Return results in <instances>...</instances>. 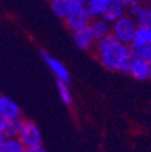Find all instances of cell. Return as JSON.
<instances>
[{
  "label": "cell",
  "instance_id": "6da1fadb",
  "mask_svg": "<svg viewBox=\"0 0 151 152\" xmlns=\"http://www.w3.org/2000/svg\"><path fill=\"white\" fill-rule=\"evenodd\" d=\"M19 140L25 145V151L27 152H44L45 148L42 147L41 132L35 124L30 121H23L21 133L18 134Z\"/></svg>",
  "mask_w": 151,
  "mask_h": 152
},
{
  "label": "cell",
  "instance_id": "7a4b0ae2",
  "mask_svg": "<svg viewBox=\"0 0 151 152\" xmlns=\"http://www.w3.org/2000/svg\"><path fill=\"white\" fill-rule=\"evenodd\" d=\"M136 27H138V23H136L135 18L124 14L123 16H120L117 20H114L110 25V33L114 35V38L119 42L129 45L133 34H135Z\"/></svg>",
  "mask_w": 151,
  "mask_h": 152
},
{
  "label": "cell",
  "instance_id": "3957f363",
  "mask_svg": "<svg viewBox=\"0 0 151 152\" xmlns=\"http://www.w3.org/2000/svg\"><path fill=\"white\" fill-rule=\"evenodd\" d=\"M128 54H132L131 46L127 44L117 42L113 46H110L108 50L102 52V53H98V57H99V63L106 69L117 71V66H119L120 61L123 60V57L128 56Z\"/></svg>",
  "mask_w": 151,
  "mask_h": 152
},
{
  "label": "cell",
  "instance_id": "277c9868",
  "mask_svg": "<svg viewBox=\"0 0 151 152\" xmlns=\"http://www.w3.org/2000/svg\"><path fill=\"white\" fill-rule=\"evenodd\" d=\"M91 19L93 18L90 15V12L87 11L86 6H79V7H72L64 20H66V25L74 31V30L88 26L90 22H91Z\"/></svg>",
  "mask_w": 151,
  "mask_h": 152
},
{
  "label": "cell",
  "instance_id": "5b68a950",
  "mask_svg": "<svg viewBox=\"0 0 151 152\" xmlns=\"http://www.w3.org/2000/svg\"><path fill=\"white\" fill-rule=\"evenodd\" d=\"M125 11L127 7L120 0H106V6H105L101 18H104L106 22H109L112 25L120 16H123L125 14Z\"/></svg>",
  "mask_w": 151,
  "mask_h": 152
},
{
  "label": "cell",
  "instance_id": "8992f818",
  "mask_svg": "<svg viewBox=\"0 0 151 152\" xmlns=\"http://www.w3.org/2000/svg\"><path fill=\"white\" fill-rule=\"evenodd\" d=\"M41 56H42V58H44L45 64L48 65V68L55 73V76L57 77V80H61V82H69V72H68V69H67L66 66H64V64H61L57 58L52 57L50 54H48L46 52H42Z\"/></svg>",
  "mask_w": 151,
  "mask_h": 152
},
{
  "label": "cell",
  "instance_id": "52a82bcc",
  "mask_svg": "<svg viewBox=\"0 0 151 152\" xmlns=\"http://www.w3.org/2000/svg\"><path fill=\"white\" fill-rule=\"evenodd\" d=\"M148 72H150V63L140 57H133L128 69L129 75L136 80H146L148 79Z\"/></svg>",
  "mask_w": 151,
  "mask_h": 152
},
{
  "label": "cell",
  "instance_id": "ba28073f",
  "mask_svg": "<svg viewBox=\"0 0 151 152\" xmlns=\"http://www.w3.org/2000/svg\"><path fill=\"white\" fill-rule=\"evenodd\" d=\"M72 33H74V41H75L76 46H78L79 49L87 50V49H90V48L94 45L95 39H94V37H93L88 26L78 28V30H74Z\"/></svg>",
  "mask_w": 151,
  "mask_h": 152
},
{
  "label": "cell",
  "instance_id": "9c48e42d",
  "mask_svg": "<svg viewBox=\"0 0 151 152\" xmlns=\"http://www.w3.org/2000/svg\"><path fill=\"white\" fill-rule=\"evenodd\" d=\"M0 117L4 120L21 118V109L14 101L7 96H0Z\"/></svg>",
  "mask_w": 151,
  "mask_h": 152
},
{
  "label": "cell",
  "instance_id": "30bf717a",
  "mask_svg": "<svg viewBox=\"0 0 151 152\" xmlns=\"http://www.w3.org/2000/svg\"><path fill=\"white\" fill-rule=\"evenodd\" d=\"M88 28H90V31H91L93 37L94 39H99L101 37H104V35L109 34L110 33V23L106 22L104 18H93L90 25H88Z\"/></svg>",
  "mask_w": 151,
  "mask_h": 152
},
{
  "label": "cell",
  "instance_id": "8fae6325",
  "mask_svg": "<svg viewBox=\"0 0 151 152\" xmlns=\"http://www.w3.org/2000/svg\"><path fill=\"white\" fill-rule=\"evenodd\" d=\"M151 42V31L150 27H143V26H138L135 30L132 39H131V48H138V46H143L146 44Z\"/></svg>",
  "mask_w": 151,
  "mask_h": 152
},
{
  "label": "cell",
  "instance_id": "7c38bea8",
  "mask_svg": "<svg viewBox=\"0 0 151 152\" xmlns=\"http://www.w3.org/2000/svg\"><path fill=\"white\" fill-rule=\"evenodd\" d=\"M25 145L18 136H6L0 144V152H23Z\"/></svg>",
  "mask_w": 151,
  "mask_h": 152
},
{
  "label": "cell",
  "instance_id": "4fadbf2b",
  "mask_svg": "<svg viewBox=\"0 0 151 152\" xmlns=\"http://www.w3.org/2000/svg\"><path fill=\"white\" fill-rule=\"evenodd\" d=\"M71 8H72V6L68 0H52V11L55 12V15L61 19L67 18Z\"/></svg>",
  "mask_w": 151,
  "mask_h": 152
},
{
  "label": "cell",
  "instance_id": "5bb4252c",
  "mask_svg": "<svg viewBox=\"0 0 151 152\" xmlns=\"http://www.w3.org/2000/svg\"><path fill=\"white\" fill-rule=\"evenodd\" d=\"M106 6V0H87L86 8L90 12L91 18H99L104 12V8Z\"/></svg>",
  "mask_w": 151,
  "mask_h": 152
},
{
  "label": "cell",
  "instance_id": "9a60e30c",
  "mask_svg": "<svg viewBox=\"0 0 151 152\" xmlns=\"http://www.w3.org/2000/svg\"><path fill=\"white\" fill-rule=\"evenodd\" d=\"M23 121L21 118H14V120H6L3 133L6 136H18L22 129Z\"/></svg>",
  "mask_w": 151,
  "mask_h": 152
},
{
  "label": "cell",
  "instance_id": "2e32d148",
  "mask_svg": "<svg viewBox=\"0 0 151 152\" xmlns=\"http://www.w3.org/2000/svg\"><path fill=\"white\" fill-rule=\"evenodd\" d=\"M117 42L119 41L114 38V35L112 34V33L104 35V37H101L99 39L95 41V49H97V53H102V52L108 50L110 46H113V45L117 44Z\"/></svg>",
  "mask_w": 151,
  "mask_h": 152
},
{
  "label": "cell",
  "instance_id": "e0dca14e",
  "mask_svg": "<svg viewBox=\"0 0 151 152\" xmlns=\"http://www.w3.org/2000/svg\"><path fill=\"white\" fill-rule=\"evenodd\" d=\"M57 91H59L60 99H61L64 103L66 104L72 103V94H71V90H69V87H68V82L57 80Z\"/></svg>",
  "mask_w": 151,
  "mask_h": 152
},
{
  "label": "cell",
  "instance_id": "ac0fdd59",
  "mask_svg": "<svg viewBox=\"0 0 151 152\" xmlns=\"http://www.w3.org/2000/svg\"><path fill=\"white\" fill-rule=\"evenodd\" d=\"M138 26H143V27H151V6H144L142 11L138 14L135 18Z\"/></svg>",
  "mask_w": 151,
  "mask_h": 152
},
{
  "label": "cell",
  "instance_id": "d6986e66",
  "mask_svg": "<svg viewBox=\"0 0 151 152\" xmlns=\"http://www.w3.org/2000/svg\"><path fill=\"white\" fill-rule=\"evenodd\" d=\"M131 52H132L133 57H140V58H143V60L151 63V42L150 44L143 45V46L131 48Z\"/></svg>",
  "mask_w": 151,
  "mask_h": 152
},
{
  "label": "cell",
  "instance_id": "ffe728a7",
  "mask_svg": "<svg viewBox=\"0 0 151 152\" xmlns=\"http://www.w3.org/2000/svg\"><path fill=\"white\" fill-rule=\"evenodd\" d=\"M144 7L143 3H135V4H131V6L127 7V11H128V15L132 16V18H136L138 14L142 11V8Z\"/></svg>",
  "mask_w": 151,
  "mask_h": 152
},
{
  "label": "cell",
  "instance_id": "44dd1931",
  "mask_svg": "<svg viewBox=\"0 0 151 152\" xmlns=\"http://www.w3.org/2000/svg\"><path fill=\"white\" fill-rule=\"evenodd\" d=\"M72 7H79V6H86L87 0H68Z\"/></svg>",
  "mask_w": 151,
  "mask_h": 152
},
{
  "label": "cell",
  "instance_id": "7402d4cb",
  "mask_svg": "<svg viewBox=\"0 0 151 152\" xmlns=\"http://www.w3.org/2000/svg\"><path fill=\"white\" fill-rule=\"evenodd\" d=\"M120 1H121L125 7L131 6V4H135V3H143V0H120Z\"/></svg>",
  "mask_w": 151,
  "mask_h": 152
},
{
  "label": "cell",
  "instance_id": "603a6c76",
  "mask_svg": "<svg viewBox=\"0 0 151 152\" xmlns=\"http://www.w3.org/2000/svg\"><path fill=\"white\" fill-rule=\"evenodd\" d=\"M4 137H6V134H4V133H1V132H0V144H1V142H3Z\"/></svg>",
  "mask_w": 151,
  "mask_h": 152
},
{
  "label": "cell",
  "instance_id": "cb8c5ba5",
  "mask_svg": "<svg viewBox=\"0 0 151 152\" xmlns=\"http://www.w3.org/2000/svg\"><path fill=\"white\" fill-rule=\"evenodd\" d=\"M148 79H151V63H150V72H148Z\"/></svg>",
  "mask_w": 151,
  "mask_h": 152
},
{
  "label": "cell",
  "instance_id": "d4e9b609",
  "mask_svg": "<svg viewBox=\"0 0 151 152\" xmlns=\"http://www.w3.org/2000/svg\"><path fill=\"white\" fill-rule=\"evenodd\" d=\"M148 1H150V6H151V0H148Z\"/></svg>",
  "mask_w": 151,
  "mask_h": 152
},
{
  "label": "cell",
  "instance_id": "484cf974",
  "mask_svg": "<svg viewBox=\"0 0 151 152\" xmlns=\"http://www.w3.org/2000/svg\"><path fill=\"white\" fill-rule=\"evenodd\" d=\"M150 31H151V27H150Z\"/></svg>",
  "mask_w": 151,
  "mask_h": 152
}]
</instances>
